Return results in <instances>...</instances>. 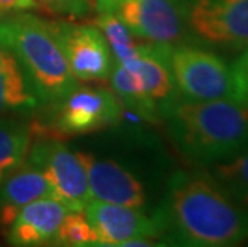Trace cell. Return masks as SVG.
Masks as SVG:
<instances>
[{
    "label": "cell",
    "mask_w": 248,
    "mask_h": 247,
    "mask_svg": "<svg viewBox=\"0 0 248 247\" xmlns=\"http://www.w3.org/2000/svg\"><path fill=\"white\" fill-rule=\"evenodd\" d=\"M163 238L192 247H232L248 239V207L237 202L208 170H179L157 210Z\"/></svg>",
    "instance_id": "obj_1"
},
{
    "label": "cell",
    "mask_w": 248,
    "mask_h": 247,
    "mask_svg": "<svg viewBox=\"0 0 248 247\" xmlns=\"http://www.w3.org/2000/svg\"><path fill=\"white\" fill-rule=\"evenodd\" d=\"M168 135L195 165H212L248 148V106L237 99H187L178 93L159 104Z\"/></svg>",
    "instance_id": "obj_2"
},
{
    "label": "cell",
    "mask_w": 248,
    "mask_h": 247,
    "mask_svg": "<svg viewBox=\"0 0 248 247\" xmlns=\"http://www.w3.org/2000/svg\"><path fill=\"white\" fill-rule=\"evenodd\" d=\"M0 42L16 58L39 104L55 106L78 87L46 19L29 12L8 15L0 19Z\"/></svg>",
    "instance_id": "obj_3"
},
{
    "label": "cell",
    "mask_w": 248,
    "mask_h": 247,
    "mask_svg": "<svg viewBox=\"0 0 248 247\" xmlns=\"http://www.w3.org/2000/svg\"><path fill=\"white\" fill-rule=\"evenodd\" d=\"M124 103L108 88L80 87L55 104L48 124H32V135L62 140L114 127L124 115Z\"/></svg>",
    "instance_id": "obj_4"
},
{
    "label": "cell",
    "mask_w": 248,
    "mask_h": 247,
    "mask_svg": "<svg viewBox=\"0 0 248 247\" xmlns=\"http://www.w3.org/2000/svg\"><path fill=\"white\" fill-rule=\"evenodd\" d=\"M176 93L187 99H235L232 67L212 50L178 44L170 50Z\"/></svg>",
    "instance_id": "obj_5"
},
{
    "label": "cell",
    "mask_w": 248,
    "mask_h": 247,
    "mask_svg": "<svg viewBox=\"0 0 248 247\" xmlns=\"http://www.w3.org/2000/svg\"><path fill=\"white\" fill-rule=\"evenodd\" d=\"M181 5L195 40L231 51L248 47V0H181Z\"/></svg>",
    "instance_id": "obj_6"
},
{
    "label": "cell",
    "mask_w": 248,
    "mask_h": 247,
    "mask_svg": "<svg viewBox=\"0 0 248 247\" xmlns=\"http://www.w3.org/2000/svg\"><path fill=\"white\" fill-rule=\"evenodd\" d=\"M26 162L44 173L56 201L69 210H85L90 202L87 173L77 152L67 148L62 140L32 135Z\"/></svg>",
    "instance_id": "obj_7"
},
{
    "label": "cell",
    "mask_w": 248,
    "mask_h": 247,
    "mask_svg": "<svg viewBox=\"0 0 248 247\" xmlns=\"http://www.w3.org/2000/svg\"><path fill=\"white\" fill-rule=\"evenodd\" d=\"M46 24L60 44L72 76L78 82L108 81L114 58L106 37L96 26L67 19H46Z\"/></svg>",
    "instance_id": "obj_8"
},
{
    "label": "cell",
    "mask_w": 248,
    "mask_h": 247,
    "mask_svg": "<svg viewBox=\"0 0 248 247\" xmlns=\"http://www.w3.org/2000/svg\"><path fill=\"white\" fill-rule=\"evenodd\" d=\"M112 13L140 40L175 47L189 34L181 0H124Z\"/></svg>",
    "instance_id": "obj_9"
},
{
    "label": "cell",
    "mask_w": 248,
    "mask_h": 247,
    "mask_svg": "<svg viewBox=\"0 0 248 247\" xmlns=\"http://www.w3.org/2000/svg\"><path fill=\"white\" fill-rule=\"evenodd\" d=\"M85 214L98 236V246H125L138 238H163L159 214L151 217L142 207L120 206L90 199Z\"/></svg>",
    "instance_id": "obj_10"
},
{
    "label": "cell",
    "mask_w": 248,
    "mask_h": 247,
    "mask_svg": "<svg viewBox=\"0 0 248 247\" xmlns=\"http://www.w3.org/2000/svg\"><path fill=\"white\" fill-rule=\"evenodd\" d=\"M88 180L90 199L120 206L144 207V185L130 170L114 161L98 159L93 154L76 151Z\"/></svg>",
    "instance_id": "obj_11"
},
{
    "label": "cell",
    "mask_w": 248,
    "mask_h": 247,
    "mask_svg": "<svg viewBox=\"0 0 248 247\" xmlns=\"http://www.w3.org/2000/svg\"><path fill=\"white\" fill-rule=\"evenodd\" d=\"M67 210L55 198L37 199L19 210L5 238L16 247L53 246L56 231Z\"/></svg>",
    "instance_id": "obj_12"
},
{
    "label": "cell",
    "mask_w": 248,
    "mask_h": 247,
    "mask_svg": "<svg viewBox=\"0 0 248 247\" xmlns=\"http://www.w3.org/2000/svg\"><path fill=\"white\" fill-rule=\"evenodd\" d=\"M42 198H53L50 183L37 167L24 161L0 185V231L7 234L19 210Z\"/></svg>",
    "instance_id": "obj_13"
},
{
    "label": "cell",
    "mask_w": 248,
    "mask_h": 247,
    "mask_svg": "<svg viewBox=\"0 0 248 247\" xmlns=\"http://www.w3.org/2000/svg\"><path fill=\"white\" fill-rule=\"evenodd\" d=\"M39 101L31 90L16 58L0 42V115L8 113H31Z\"/></svg>",
    "instance_id": "obj_14"
},
{
    "label": "cell",
    "mask_w": 248,
    "mask_h": 247,
    "mask_svg": "<svg viewBox=\"0 0 248 247\" xmlns=\"http://www.w3.org/2000/svg\"><path fill=\"white\" fill-rule=\"evenodd\" d=\"M32 143L31 125L15 117L0 119V185L28 157Z\"/></svg>",
    "instance_id": "obj_15"
},
{
    "label": "cell",
    "mask_w": 248,
    "mask_h": 247,
    "mask_svg": "<svg viewBox=\"0 0 248 247\" xmlns=\"http://www.w3.org/2000/svg\"><path fill=\"white\" fill-rule=\"evenodd\" d=\"M93 24L101 31L106 37L110 53L115 63L126 65L133 58L140 55L144 40H140L130 33V29L120 21L112 12H103L98 13L94 18Z\"/></svg>",
    "instance_id": "obj_16"
},
{
    "label": "cell",
    "mask_w": 248,
    "mask_h": 247,
    "mask_svg": "<svg viewBox=\"0 0 248 247\" xmlns=\"http://www.w3.org/2000/svg\"><path fill=\"white\" fill-rule=\"evenodd\" d=\"M208 172L237 202L248 207V148L208 165Z\"/></svg>",
    "instance_id": "obj_17"
},
{
    "label": "cell",
    "mask_w": 248,
    "mask_h": 247,
    "mask_svg": "<svg viewBox=\"0 0 248 247\" xmlns=\"http://www.w3.org/2000/svg\"><path fill=\"white\" fill-rule=\"evenodd\" d=\"M53 246L87 247L98 246V236L85 210H67L56 231Z\"/></svg>",
    "instance_id": "obj_18"
},
{
    "label": "cell",
    "mask_w": 248,
    "mask_h": 247,
    "mask_svg": "<svg viewBox=\"0 0 248 247\" xmlns=\"http://www.w3.org/2000/svg\"><path fill=\"white\" fill-rule=\"evenodd\" d=\"M40 8L67 18H85L94 8V0H35Z\"/></svg>",
    "instance_id": "obj_19"
},
{
    "label": "cell",
    "mask_w": 248,
    "mask_h": 247,
    "mask_svg": "<svg viewBox=\"0 0 248 247\" xmlns=\"http://www.w3.org/2000/svg\"><path fill=\"white\" fill-rule=\"evenodd\" d=\"M231 67L235 83V99L248 106V47L240 51Z\"/></svg>",
    "instance_id": "obj_20"
},
{
    "label": "cell",
    "mask_w": 248,
    "mask_h": 247,
    "mask_svg": "<svg viewBox=\"0 0 248 247\" xmlns=\"http://www.w3.org/2000/svg\"><path fill=\"white\" fill-rule=\"evenodd\" d=\"M39 8L40 7L35 0H0V19L13 13L32 12Z\"/></svg>",
    "instance_id": "obj_21"
},
{
    "label": "cell",
    "mask_w": 248,
    "mask_h": 247,
    "mask_svg": "<svg viewBox=\"0 0 248 247\" xmlns=\"http://www.w3.org/2000/svg\"><path fill=\"white\" fill-rule=\"evenodd\" d=\"M120 2H124V0H94V10H96L98 13L112 12Z\"/></svg>",
    "instance_id": "obj_22"
}]
</instances>
